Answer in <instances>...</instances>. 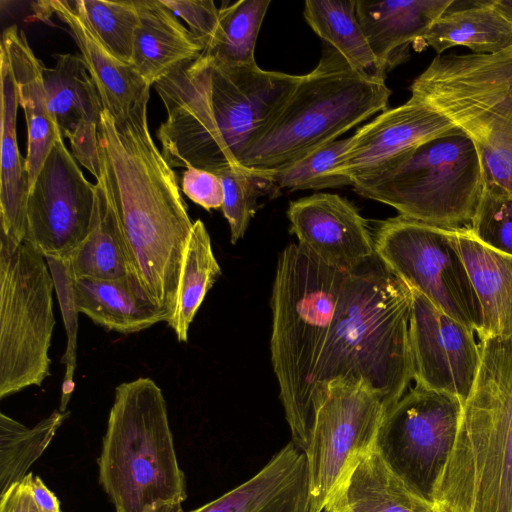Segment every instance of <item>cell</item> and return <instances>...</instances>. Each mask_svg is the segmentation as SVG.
I'll return each mask as SVG.
<instances>
[{"label": "cell", "instance_id": "1", "mask_svg": "<svg viewBox=\"0 0 512 512\" xmlns=\"http://www.w3.org/2000/svg\"><path fill=\"white\" fill-rule=\"evenodd\" d=\"M302 75L226 66L201 53L154 83L166 110L157 130L171 168L216 173L241 167L245 153L275 120Z\"/></svg>", "mask_w": 512, "mask_h": 512}, {"label": "cell", "instance_id": "2", "mask_svg": "<svg viewBox=\"0 0 512 512\" xmlns=\"http://www.w3.org/2000/svg\"><path fill=\"white\" fill-rule=\"evenodd\" d=\"M147 104L141 102L122 122L103 110L99 180L116 212L132 276L169 320L193 222L177 176L150 134Z\"/></svg>", "mask_w": 512, "mask_h": 512}, {"label": "cell", "instance_id": "3", "mask_svg": "<svg viewBox=\"0 0 512 512\" xmlns=\"http://www.w3.org/2000/svg\"><path fill=\"white\" fill-rule=\"evenodd\" d=\"M411 308V289L376 254L347 273L317 365L313 396L335 378H354L372 386L387 411L395 405L413 379Z\"/></svg>", "mask_w": 512, "mask_h": 512}, {"label": "cell", "instance_id": "4", "mask_svg": "<svg viewBox=\"0 0 512 512\" xmlns=\"http://www.w3.org/2000/svg\"><path fill=\"white\" fill-rule=\"evenodd\" d=\"M453 449L434 492L439 512H512V335L481 341Z\"/></svg>", "mask_w": 512, "mask_h": 512}, {"label": "cell", "instance_id": "5", "mask_svg": "<svg viewBox=\"0 0 512 512\" xmlns=\"http://www.w3.org/2000/svg\"><path fill=\"white\" fill-rule=\"evenodd\" d=\"M347 273L300 244L279 255L271 295L270 352L292 442L305 450L314 420L315 374Z\"/></svg>", "mask_w": 512, "mask_h": 512}, {"label": "cell", "instance_id": "6", "mask_svg": "<svg viewBox=\"0 0 512 512\" xmlns=\"http://www.w3.org/2000/svg\"><path fill=\"white\" fill-rule=\"evenodd\" d=\"M97 462L115 512H184L185 475L165 398L151 378L116 387Z\"/></svg>", "mask_w": 512, "mask_h": 512}, {"label": "cell", "instance_id": "7", "mask_svg": "<svg viewBox=\"0 0 512 512\" xmlns=\"http://www.w3.org/2000/svg\"><path fill=\"white\" fill-rule=\"evenodd\" d=\"M325 46L318 65L302 75L275 120L242 157L241 167L276 170L387 109L391 91L385 80L355 71L336 49Z\"/></svg>", "mask_w": 512, "mask_h": 512}, {"label": "cell", "instance_id": "8", "mask_svg": "<svg viewBox=\"0 0 512 512\" xmlns=\"http://www.w3.org/2000/svg\"><path fill=\"white\" fill-rule=\"evenodd\" d=\"M352 186L401 216L458 229L470 226L485 180L476 144L460 130L412 148Z\"/></svg>", "mask_w": 512, "mask_h": 512}, {"label": "cell", "instance_id": "9", "mask_svg": "<svg viewBox=\"0 0 512 512\" xmlns=\"http://www.w3.org/2000/svg\"><path fill=\"white\" fill-rule=\"evenodd\" d=\"M54 281L46 258L0 237V398L50 375Z\"/></svg>", "mask_w": 512, "mask_h": 512}, {"label": "cell", "instance_id": "10", "mask_svg": "<svg viewBox=\"0 0 512 512\" xmlns=\"http://www.w3.org/2000/svg\"><path fill=\"white\" fill-rule=\"evenodd\" d=\"M410 91L476 145L512 141V46L492 54L438 55Z\"/></svg>", "mask_w": 512, "mask_h": 512}, {"label": "cell", "instance_id": "11", "mask_svg": "<svg viewBox=\"0 0 512 512\" xmlns=\"http://www.w3.org/2000/svg\"><path fill=\"white\" fill-rule=\"evenodd\" d=\"M306 457L311 512H322L355 467L375 449L386 413L367 382L335 378L313 396Z\"/></svg>", "mask_w": 512, "mask_h": 512}, {"label": "cell", "instance_id": "12", "mask_svg": "<svg viewBox=\"0 0 512 512\" xmlns=\"http://www.w3.org/2000/svg\"><path fill=\"white\" fill-rule=\"evenodd\" d=\"M373 239L376 256L395 276L468 330L479 333L482 308L453 229L398 215L381 222Z\"/></svg>", "mask_w": 512, "mask_h": 512}, {"label": "cell", "instance_id": "13", "mask_svg": "<svg viewBox=\"0 0 512 512\" xmlns=\"http://www.w3.org/2000/svg\"><path fill=\"white\" fill-rule=\"evenodd\" d=\"M462 408L450 394L416 386L385 413L378 431L375 452L414 494L432 504Z\"/></svg>", "mask_w": 512, "mask_h": 512}, {"label": "cell", "instance_id": "14", "mask_svg": "<svg viewBox=\"0 0 512 512\" xmlns=\"http://www.w3.org/2000/svg\"><path fill=\"white\" fill-rule=\"evenodd\" d=\"M96 184L59 138L28 192L24 241L45 258L67 259L90 234Z\"/></svg>", "mask_w": 512, "mask_h": 512}, {"label": "cell", "instance_id": "15", "mask_svg": "<svg viewBox=\"0 0 512 512\" xmlns=\"http://www.w3.org/2000/svg\"><path fill=\"white\" fill-rule=\"evenodd\" d=\"M409 343L416 386L450 394L462 404L478 374L481 351L473 332L412 290Z\"/></svg>", "mask_w": 512, "mask_h": 512}, {"label": "cell", "instance_id": "16", "mask_svg": "<svg viewBox=\"0 0 512 512\" xmlns=\"http://www.w3.org/2000/svg\"><path fill=\"white\" fill-rule=\"evenodd\" d=\"M290 232L326 265L349 273L375 255L366 220L347 199L315 193L289 203Z\"/></svg>", "mask_w": 512, "mask_h": 512}, {"label": "cell", "instance_id": "17", "mask_svg": "<svg viewBox=\"0 0 512 512\" xmlns=\"http://www.w3.org/2000/svg\"><path fill=\"white\" fill-rule=\"evenodd\" d=\"M460 130L443 114L410 97L404 104L382 111L351 136L334 174L352 181L371 175L412 148Z\"/></svg>", "mask_w": 512, "mask_h": 512}, {"label": "cell", "instance_id": "18", "mask_svg": "<svg viewBox=\"0 0 512 512\" xmlns=\"http://www.w3.org/2000/svg\"><path fill=\"white\" fill-rule=\"evenodd\" d=\"M189 512H311L304 452L289 442L253 477Z\"/></svg>", "mask_w": 512, "mask_h": 512}, {"label": "cell", "instance_id": "19", "mask_svg": "<svg viewBox=\"0 0 512 512\" xmlns=\"http://www.w3.org/2000/svg\"><path fill=\"white\" fill-rule=\"evenodd\" d=\"M454 0H356V13L384 75L408 56Z\"/></svg>", "mask_w": 512, "mask_h": 512}, {"label": "cell", "instance_id": "20", "mask_svg": "<svg viewBox=\"0 0 512 512\" xmlns=\"http://www.w3.org/2000/svg\"><path fill=\"white\" fill-rule=\"evenodd\" d=\"M50 2L53 14L66 24L77 44L104 110L115 122L124 121L137 105L149 99L151 85L132 65L118 60L101 44L72 1Z\"/></svg>", "mask_w": 512, "mask_h": 512}, {"label": "cell", "instance_id": "21", "mask_svg": "<svg viewBox=\"0 0 512 512\" xmlns=\"http://www.w3.org/2000/svg\"><path fill=\"white\" fill-rule=\"evenodd\" d=\"M1 45L7 51L13 71L18 102L27 123L25 167L29 189L54 143L62 138L47 103L43 81V64L35 56L25 33L13 25L4 30Z\"/></svg>", "mask_w": 512, "mask_h": 512}, {"label": "cell", "instance_id": "22", "mask_svg": "<svg viewBox=\"0 0 512 512\" xmlns=\"http://www.w3.org/2000/svg\"><path fill=\"white\" fill-rule=\"evenodd\" d=\"M139 23L132 66L151 86L178 66L196 59L203 46L161 0H134Z\"/></svg>", "mask_w": 512, "mask_h": 512}, {"label": "cell", "instance_id": "23", "mask_svg": "<svg viewBox=\"0 0 512 512\" xmlns=\"http://www.w3.org/2000/svg\"><path fill=\"white\" fill-rule=\"evenodd\" d=\"M453 237L481 304L480 340L512 335V256L486 246L468 227L453 229Z\"/></svg>", "mask_w": 512, "mask_h": 512}, {"label": "cell", "instance_id": "24", "mask_svg": "<svg viewBox=\"0 0 512 512\" xmlns=\"http://www.w3.org/2000/svg\"><path fill=\"white\" fill-rule=\"evenodd\" d=\"M1 173L0 237L14 245L26 234L27 197L29 192L25 161L17 143L16 83L6 49L1 45Z\"/></svg>", "mask_w": 512, "mask_h": 512}, {"label": "cell", "instance_id": "25", "mask_svg": "<svg viewBox=\"0 0 512 512\" xmlns=\"http://www.w3.org/2000/svg\"><path fill=\"white\" fill-rule=\"evenodd\" d=\"M79 313L109 331L128 334L167 322L133 276L119 279L71 278Z\"/></svg>", "mask_w": 512, "mask_h": 512}, {"label": "cell", "instance_id": "26", "mask_svg": "<svg viewBox=\"0 0 512 512\" xmlns=\"http://www.w3.org/2000/svg\"><path fill=\"white\" fill-rule=\"evenodd\" d=\"M324 509L350 512H439L414 494L375 452L366 456Z\"/></svg>", "mask_w": 512, "mask_h": 512}, {"label": "cell", "instance_id": "27", "mask_svg": "<svg viewBox=\"0 0 512 512\" xmlns=\"http://www.w3.org/2000/svg\"><path fill=\"white\" fill-rule=\"evenodd\" d=\"M71 278L119 279L132 276L124 236L111 199L96 182L93 228L84 242L64 260Z\"/></svg>", "mask_w": 512, "mask_h": 512}, {"label": "cell", "instance_id": "28", "mask_svg": "<svg viewBox=\"0 0 512 512\" xmlns=\"http://www.w3.org/2000/svg\"><path fill=\"white\" fill-rule=\"evenodd\" d=\"M438 55L454 46L474 54H492L512 46V25L493 7L491 0L474 1L465 8L443 13L422 40Z\"/></svg>", "mask_w": 512, "mask_h": 512}, {"label": "cell", "instance_id": "29", "mask_svg": "<svg viewBox=\"0 0 512 512\" xmlns=\"http://www.w3.org/2000/svg\"><path fill=\"white\" fill-rule=\"evenodd\" d=\"M43 81L50 115L63 139L83 121L100 123L104 108L81 56L58 54L52 68H43Z\"/></svg>", "mask_w": 512, "mask_h": 512}, {"label": "cell", "instance_id": "30", "mask_svg": "<svg viewBox=\"0 0 512 512\" xmlns=\"http://www.w3.org/2000/svg\"><path fill=\"white\" fill-rule=\"evenodd\" d=\"M304 18L357 72L385 80L356 13V0H307Z\"/></svg>", "mask_w": 512, "mask_h": 512}, {"label": "cell", "instance_id": "31", "mask_svg": "<svg viewBox=\"0 0 512 512\" xmlns=\"http://www.w3.org/2000/svg\"><path fill=\"white\" fill-rule=\"evenodd\" d=\"M220 275L209 233L205 224L197 219L184 252L174 312L167 321L179 342H187L189 327Z\"/></svg>", "mask_w": 512, "mask_h": 512}, {"label": "cell", "instance_id": "32", "mask_svg": "<svg viewBox=\"0 0 512 512\" xmlns=\"http://www.w3.org/2000/svg\"><path fill=\"white\" fill-rule=\"evenodd\" d=\"M69 411H53L32 428L0 414V496L20 483L47 449Z\"/></svg>", "mask_w": 512, "mask_h": 512}, {"label": "cell", "instance_id": "33", "mask_svg": "<svg viewBox=\"0 0 512 512\" xmlns=\"http://www.w3.org/2000/svg\"><path fill=\"white\" fill-rule=\"evenodd\" d=\"M270 0H239L219 12L216 31L202 51L226 66L256 64L255 45Z\"/></svg>", "mask_w": 512, "mask_h": 512}, {"label": "cell", "instance_id": "34", "mask_svg": "<svg viewBox=\"0 0 512 512\" xmlns=\"http://www.w3.org/2000/svg\"><path fill=\"white\" fill-rule=\"evenodd\" d=\"M351 143V136L328 143L276 170L261 172L272 182L276 195L282 189L306 190L353 185L351 178L334 174Z\"/></svg>", "mask_w": 512, "mask_h": 512}, {"label": "cell", "instance_id": "35", "mask_svg": "<svg viewBox=\"0 0 512 512\" xmlns=\"http://www.w3.org/2000/svg\"><path fill=\"white\" fill-rule=\"evenodd\" d=\"M72 3L101 44L118 60L132 65L139 23L134 0H74Z\"/></svg>", "mask_w": 512, "mask_h": 512}, {"label": "cell", "instance_id": "36", "mask_svg": "<svg viewBox=\"0 0 512 512\" xmlns=\"http://www.w3.org/2000/svg\"><path fill=\"white\" fill-rule=\"evenodd\" d=\"M223 186L222 212L230 229V241L236 244L245 234L259 208L258 198L277 197L270 179L245 167H229L215 173Z\"/></svg>", "mask_w": 512, "mask_h": 512}, {"label": "cell", "instance_id": "37", "mask_svg": "<svg viewBox=\"0 0 512 512\" xmlns=\"http://www.w3.org/2000/svg\"><path fill=\"white\" fill-rule=\"evenodd\" d=\"M468 229L486 246L512 256V197L495 186L485 185Z\"/></svg>", "mask_w": 512, "mask_h": 512}, {"label": "cell", "instance_id": "38", "mask_svg": "<svg viewBox=\"0 0 512 512\" xmlns=\"http://www.w3.org/2000/svg\"><path fill=\"white\" fill-rule=\"evenodd\" d=\"M51 271L54 287L57 292L60 309L67 334V347L61 362L65 364V375L62 383L61 399L59 410L67 411V404L74 390V372L76 368L77 352V318L78 309L75 303L72 281L64 260L46 258Z\"/></svg>", "mask_w": 512, "mask_h": 512}, {"label": "cell", "instance_id": "39", "mask_svg": "<svg viewBox=\"0 0 512 512\" xmlns=\"http://www.w3.org/2000/svg\"><path fill=\"white\" fill-rule=\"evenodd\" d=\"M177 17L182 18L193 37L203 46L211 41L219 21V12L212 0H161Z\"/></svg>", "mask_w": 512, "mask_h": 512}, {"label": "cell", "instance_id": "40", "mask_svg": "<svg viewBox=\"0 0 512 512\" xmlns=\"http://www.w3.org/2000/svg\"><path fill=\"white\" fill-rule=\"evenodd\" d=\"M485 185H492L512 197V141L476 145Z\"/></svg>", "mask_w": 512, "mask_h": 512}, {"label": "cell", "instance_id": "41", "mask_svg": "<svg viewBox=\"0 0 512 512\" xmlns=\"http://www.w3.org/2000/svg\"><path fill=\"white\" fill-rule=\"evenodd\" d=\"M182 191L194 203L206 210L222 207L224 193L221 179L215 173L187 168L182 176Z\"/></svg>", "mask_w": 512, "mask_h": 512}, {"label": "cell", "instance_id": "42", "mask_svg": "<svg viewBox=\"0 0 512 512\" xmlns=\"http://www.w3.org/2000/svg\"><path fill=\"white\" fill-rule=\"evenodd\" d=\"M99 126L100 123L83 121L67 138L73 157L95 176L96 182L101 178L102 172Z\"/></svg>", "mask_w": 512, "mask_h": 512}, {"label": "cell", "instance_id": "43", "mask_svg": "<svg viewBox=\"0 0 512 512\" xmlns=\"http://www.w3.org/2000/svg\"><path fill=\"white\" fill-rule=\"evenodd\" d=\"M0 512H40L32 495L28 474L0 496Z\"/></svg>", "mask_w": 512, "mask_h": 512}, {"label": "cell", "instance_id": "44", "mask_svg": "<svg viewBox=\"0 0 512 512\" xmlns=\"http://www.w3.org/2000/svg\"><path fill=\"white\" fill-rule=\"evenodd\" d=\"M34 501L40 512H62L57 496L44 484L39 476L28 473Z\"/></svg>", "mask_w": 512, "mask_h": 512}, {"label": "cell", "instance_id": "45", "mask_svg": "<svg viewBox=\"0 0 512 512\" xmlns=\"http://www.w3.org/2000/svg\"><path fill=\"white\" fill-rule=\"evenodd\" d=\"M493 7L512 25V0H491Z\"/></svg>", "mask_w": 512, "mask_h": 512}, {"label": "cell", "instance_id": "46", "mask_svg": "<svg viewBox=\"0 0 512 512\" xmlns=\"http://www.w3.org/2000/svg\"><path fill=\"white\" fill-rule=\"evenodd\" d=\"M322 512H350V511L339 510V509H324Z\"/></svg>", "mask_w": 512, "mask_h": 512}]
</instances>
